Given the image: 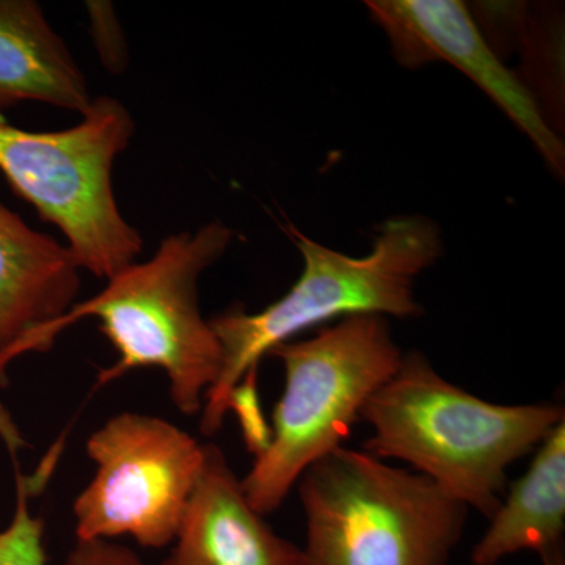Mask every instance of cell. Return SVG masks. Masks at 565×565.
<instances>
[{
    "instance_id": "1",
    "label": "cell",
    "mask_w": 565,
    "mask_h": 565,
    "mask_svg": "<svg viewBox=\"0 0 565 565\" xmlns=\"http://www.w3.org/2000/svg\"><path fill=\"white\" fill-rule=\"evenodd\" d=\"M285 232L302 255L299 280L258 313L232 308L210 321L222 345L223 362L217 382L204 396V435L221 429L230 397L245 375L258 370L264 355L296 334L356 315L418 318L423 307L415 299V280L444 255L440 228L423 215L386 221L373 252L362 258L316 243L292 223Z\"/></svg>"
},
{
    "instance_id": "2",
    "label": "cell",
    "mask_w": 565,
    "mask_h": 565,
    "mask_svg": "<svg viewBox=\"0 0 565 565\" xmlns=\"http://www.w3.org/2000/svg\"><path fill=\"white\" fill-rule=\"evenodd\" d=\"M552 404L487 403L445 381L426 356L411 352L367 401L362 419L374 429L363 451L399 459L456 501L492 519L505 473L563 422Z\"/></svg>"
},
{
    "instance_id": "3",
    "label": "cell",
    "mask_w": 565,
    "mask_h": 565,
    "mask_svg": "<svg viewBox=\"0 0 565 565\" xmlns=\"http://www.w3.org/2000/svg\"><path fill=\"white\" fill-rule=\"evenodd\" d=\"M233 239L222 221L166 237L151 259L131 264L102 292L74 305L41 337L39 352L50 351L74 323L98 319L118 360L99 373L96 386L139 367H159L169 379L174 407L182 415L199 414L223 362L222 345L200 311L199 280Z\"/></svg>"
},
{
    "instance_id": "4",
    "label": "cell",
    "mask_w": 565,
    "mask_h": 565,
    "mask_svg": "<svg viewBox=\"0 0 565 565\" xmlns=\"http://www.w3.org/2000/svg\"><path fill=\"white\" fill-rule=\"evenodd\" d=\"M269 355L285 370L270 441L241 479L259 515L273 514L305 471L341 448L367 401L399 370L403 353L385 316L340 319L315 337L288 341Z\"/></svg>"
},
{
    "instance_id": "5",
    "label": "cell",
    "mask_w": 565,
    "mask_h": 565,
    "mask_svg": "<svg viewBox=\"0 0 565 565\" xmlns=\"http://www.w3.org/2000/svg\"><path fill=\"white\" fill-rule=\"evenodd\" d=\"M299 481L305 565H448L470 511L426 476L344 446Z\"/></svg>"
},
{
    "instance_id": "6",
    "label": "cell",
    "mask_w": 565,
    "mask_h": 565,
    "mask_svg": "<svg viewBox=\"0 0 565 565\" xmlns=\"http://www.w3.org/2000/svg\"><path fill=\"white\" fill-rule=\"evenodd\" d=\"M134 132L131 111L107 95L93 99L79 125L63 131H24L0 117V172L44 222L61 230L81 270L106 280L143 250L111 184L114 163Z\"/></svg>"
},
{
    "instance_id": "7",
    "label": "cell",
    "mask_w": 565,
    "mask_h": 565,
    "mask_svg": "<svg viewBox=\"0 0 565 565\" xmlns=\"http://www.w3.org/2000/svg\"><path fill=\"white\" fill-rule=\"evenodd\" d=\"M85 448L96 473L73 504L77 541L129 535L143 548L173 545L202 473L204 445L159 416L122 412Z\"/></svg>"
},
{
    "instance_id": "8",
    "label": "cell",
    "mask_w": 565,
    "mask_h": 565,
    "mask_svg": "<svg viewBox=\"0 0 565 565\" xmlns=\"http://www.w3.org/2000/svg\"><path fill=\"white\" fill-rule=\"evenodd\" d=\"M371 20L392 44L394 61L407 70L445 62L470 77L516 128L557 177H564L563 140L542 117L537 104L516 73L508 68L476 28L459 0H371Z\"/></svg>"
},
{
    "instance_id": "9",
    "label": "cell",
    "mask_w": 565,
    "mask_h": 565,
    "mask_svg": "<svg viewBox=\"0 0 565 565\" xmlns=\"http://www.w3.org/2000/svg\"><path fill=\"white\" fill-rule=\"evenodd\" d=\"M79 292L81 267L70 248L0 203V381L14 360L39 352L41 337Z\"/></svg>"
},
{
    "instance_id": "10",
    "label": "cell",
    "mask_w": 565,
    "mask_h": 565,
    "mask_svg": "<svg viewBox=\"0 0 565 565\" xmlns=\"http://www.w3.org/2000/svg\"><path fill=\"white\" fill-rule=\"evenodd\" d=\"M162 565H305V556L252 508L222 449L204 445L202 473Z\"/></svg>"
},
{
    "instance_id": "11",
    "label": "cell",
    "mask_w": 565,
    "mask_h": 565,
    "mask_svg": "<svg viewBox=\"0 0 565 565\" xmlns=\"http://www.w3.org/2000/svg\"><path fill=\"white\" fill-rule=\"evenodd\" d=\"M87 79L40 3L0 0V115L25 102L87 114Z\"/></svg>"
},
{
    "instance_id": "12",
    "label": "cell",
    "mask_w": 565,
    "mask_h": 565,
    "mask_svg": "<svg viewBox=\"0 0 565 565\" xmlns=\"http://www.w3.org/2000/svg\"><path fill=\"white\" fill-rule=\"evenodd\" d=\"M565 419L535 449L523 478L490 519L476 544L475 565H497L519 552H535L544 565H565Z\"/></svg>"
},
{
    "instance_id": "13",
    "label": "cell",
    "mask_w": 565,
    "mask_h": 565,
    "mask_svg": "<svg viewBox=\"0 0 565 565\" xmlns=\"http://www.w3.org/2000/svg\"><path fill=\"white\" fill-rule=\"evenodd\" d=\"M519 79L533 96L546 125L557 134L564 121V20L550 3L527 6L525 33L519 47Z\"/></svg>"
},
{
    "instance_id": "14",
    "label": "cell",
    "mask_w": 565,
    "mask_h": 565,
    "mask_svg": "<svg viewBox=\"0 0 565 565\" xmlns=\"http://www.w3.org/2000/svg\"><path fill=\"white\" fill-rule=\"evenodd\" d=\"M0 435L6 441L14 471L17 503L13 516L6 526H0V565H46L44 548V522L41 516L32 514L33 494L41 492L50 481L52 471L63 451V440L52 446L46 459L41 462L35 473L22 475L18 449L22 445L20 434L14 429L10 416L0 408Z\"/></svg>"
},
{
    "instance_id": "15",
    "label": "cell",
    "mask_w": 565,
    "mask_h": 565,
    "mask_svg": "<svg viewBox=\"0 0 565 565\" xmlns=\"http://www.w3.org/2000/svg\"><path fill=\"white\" fill-rule=\"evenodd\" d=\"M476 28L498 58L519 51L525 33L527 3L478 2L468 7Z\"/></svg>"
},
{
    "instance_id": "16",
    "label": "cell",
    "mask_w": 565,
    "mask_h": 565,
    "mask_svg": "<svg viewBox=\"0 0 565 565\" xmlns=\"http://www.w3.org/2000/svg\"><path fill=\"white\" fill-rule=\"evenodd\" d=\"M85 10L90 24L93 46L98 52L104 68L110 74L125 73L129 65V50L114 6L107 0H88L85 2Z\"/></svg>"
},
{
    "instance_id": "17",
    "label": "cell",
    "mask_w": 565,
    "mask_h": 565,
    "mask_svg": "<svg viewBox=\"0 0 565 565\" xmlns=\"http://www.w3.org/2000/svg\"><path fill=\"white\" fill-rule=\"evenodd\" d=\"M230 411L239 416L248 449L255 457L263 455L270 441V427L267 426L259 405L258 370L250 371L234 388L230 397Z\"/></svg>"
},
{
    "instance_id": "18",
    "label": "cell",
    "mask_w": 565,
    "mask_h": 565,
    "mask_svg": "<svg viewBox=\"0 0 565 565\" xmlns=\"http://www.w3.org/2000/svg\"><path fill=\"white\" fill-rule=\"evenodd\" d=\"M63 565H147L137 553L111 541H77Z\"/></svg>"
}]
</instances>
